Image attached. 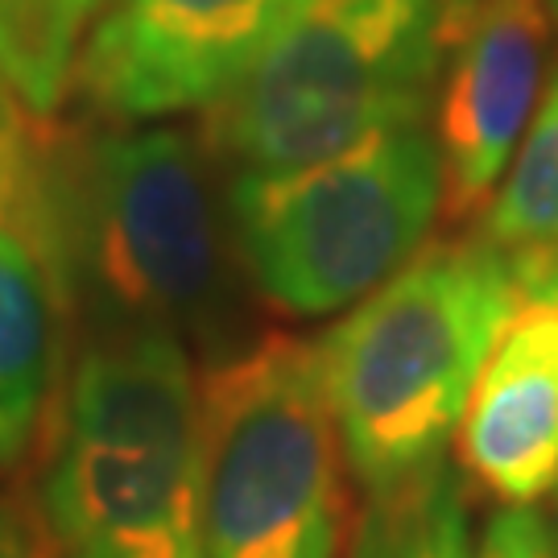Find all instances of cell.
<instances>
[{
    "instance_id": "21",
    "label": "cell",
    "mask_w": 558,
    "mask_h": 558,
    "mask_svg": "<svg viewBox=\"0 0 558 558\" xmlns=\"http://www.w3.org/2000/svg\"><path fill=\"white\" fill-rule=\"evenodd\" d=\"M555 493H558V488H555Z\"/></svg>"
},
{
    "instance_id": "14",
    "label": "cell",
    "mask_w": 558,
    "mask_h": 558,
    "mask_svg": "<svg viewBox=\"0 0 558 558\" xmlns=\"http://www.w3.org/2000/svg\"><path fill=\"white\" fill-rule=\"evenodd\" d=\"M476 558H558V534L534 509H500L484 525Z\"/></svg>"
},
{
    "instance_id": "3",
    "label": "cell",
    "mask_w": 558,
    "mask_h": 558,
    "mask_svg": "<svg viewBox=\"0 0 558 558\" xmlns=\"http://www.w3.org/2000/svg\"><path fill=\"white\" fill-rule=\"evenodd\" d=\"M38 513L59 558H203L199 380L166 331H100L62 389Z\"/></svg>"
},
{
    "instance_id": "1",
    "label": "cell",
    "mask_w": 558,
    "mask_h": 558,
    "mask_svg": "<svg viewBox=\"0 0 558 558\" xmlns=\"http://www.w3.org/2000/svg\"><path fill=\"white\" fill-rule=\"evenodd\" d=\"M25 195L59 257L66 302H83L100 331H166L211 348V360L244 348V265L186 133L117 129L59 161L38 154Z\"/></svg>"
},
{
    "instance_id": "17",
    "label": "cell",
    "mask_w": 558,
    "mask_h": 558,
    "mask_svg": "<svg viewBox=\"0 0 558 558\" xmlns=\"http://www.w3.org/2000/svg\"><path fill=\"white\" fill-rule=\"evenodd\" d=\"M34 149H38V145H34ZM34 149H29L25 158L4 161V166H0V211H9V207H13V199H17L21 182H25L29 166H34Z\"/></svg>"
},
{
    "instance_id": "13",
    "label": "cell",
    "mask_w": 558,
    "mask_h": 558,
    "mask_svg": "<svg viewBox=\"0 0 558 558\" xmlns=\"http://www.w3.org/2000/svg\"><path fill=\"white\" fill-rule=\"evenodd\" d=\"M356 558H476L459 480L439 472L401 500L373 505Z\"/></svg>"
},
{
    "instance_id": "6",
    "label": "cell",
    "mask_w": 558,
    "mask_h": 558,
    "mask_svg": "<svg viewBox=\"0 0 558 558\" xmlns=\"http://www.w3.org/2000/svg\"><path fill=\"white\" fill-rule=\"evenodd\" d=\"M223 207L260 299L336 315L422 253L442 207L439 145L426 124L393 129L294 174H236Z\"/></svg>"
},
{
    "instance_id": "15",
    "label": "cell",
    "mask_w": 558,
    "mask_h": 558,
    "mask_svg": "<svg viewBox=\"0 0 558 558\" xmlns=\"http://www.w3.org/2000/svg\"><path fill=\"white\" fill-rule=\"evenodd\" d=\"M50 538L41 513L21 497H0V558H46Z\"/></svg>"
},
{
    "instance_id": "8",
    "label": "cell",
    "mask_w": 558,
    "mask_h": 558,
    "mask_svg": "<svg viewBox=\"0 0 558 558\" xmlns=\"http://www.w3.org/2000/svg\"><path fill=\"white\" fill-rule=\"evenodd\" d=\"M546 25V0H442L435 145L451 220L488 207L538 112Z\"/></svg>"
},
{
    "instance_id": "2",
    "label": "cell",
    "mask_w": 558,
    "mask_h": 558,
    "mask_svg": "<svg viewBox=\"0 0 558 558\" xmlns=\"http://www.w3.org/2000/svg\"><path fill=\"white\" fill-rule=\"evenodd\" d=\"M525 278L484 236L426 244L319 348L348 472L373 505L439 476L484 360Z\"/></svg>"
},
{
    "instance_id": "7",
    "label": "cell",
    "mask_w": 558,
    "mask_h": 558,
    "mask_svg": "<svg viewBox=\"0 0 558 558\" xmlns=\"http://www.w3.org/2000/svg\"><path fill=\"white\" fill-rule=\"evenodd\" d=\"M311 0H112L87 29L75 87L120 124L211 108Z\"/></svg>"
},
{
    "instance_id": "4",
    "label": "cell",
    "mask_w": 558,
    "mask_h": 558,
    "mask_svg": "<svg viewBox=\"0 0 558 558\" xmlns=\"http://www.w3.org/2000/svg\"><path fill=\"white\" fill-rule=\"evenodd\" d=\"M319 348L265 336L199 377L203 558H348L352 488Z\"/></svg>"
},
{
    "instance_id": "19",
    "label": "cell",
    "mask_w": 558,
    "mask_h": 558,
    "mask_svg": "<svg viewBox=\"0 0 558 558\" xmlns=\"http://www.w3.org/2000/svg\"><path fill=\"white\" fill-rule=\"evenodd\" d=\"M46 558H59V555H54V546H50V555H46Z\"/></svg>"
},
{
    "instance_id": "10",
    "label": "cell",
    "mask_w": 558,
    "mask_h": 558,
    "mask_svg": "<svg viewBox=\"0 0 558 558\" xmlns=\"http://www.w3.org/2000/svg\"><path fill=\"white\" fill-rule=\"evenodd\" d=\"M25 182L13 207L0 211V468L21 463L38 439L59 385L62 323L71 311L59 257Z\"/></svg>"
},
{
    "instance_id": "12",
    "label": "cell",
    "mask_w": 558,
    "mask_h": 558,
    "mask_svg": "<svg viewBox=\"0 0 558 558\" xmlns=\"http://www.w3.org/2000/svg\"><path fill=\"white\" fill-rule=\"evenodd\" d=\"M480 236L513 257H558V75L488 199Z\"/></svg>"
},
{
    "instance_id": "9",
    "label": "cell",
    "mask_w": 558,
    "mask_h": 558,
    "mask_svg": "<svg viewBox=\"0 0 558 558\" xmlns=\"http://www.w3.org/2000/svg\"><path fill=\"white\" fill-rule=\"evenodd\" d=\"M525 290L480 368L456 442L500 509L558 488V257H518Z\"/></svg>"
},
{
    "instance_id": "16",
    "label": "cell",
    "mask_w": 558,
    "mask_h": 558,
    "mask_svg": "<svg viewBox=\"0 0 558 558\" xmlns=\"http://www.w3.org/2000/svg\"><path fill=\"white\" fill-rule=\"evenodd\" d=\"M34 120L21 112L17 104L13 100H4L0 96V166L4 161H17V158H25L29 149H34V129H29Z\"/></svg>"
},
{
    "instance_id": "5",
    "label": "cell",
    "mask_w": 558,
    "mask_h": 558,
    "mask_svg": "<svg viewBox=\"0 0 558 558\" xmlns=\"http://www.w3.org/2000/svg\"><path fill=\"white\" fill-rule=\"evenodd\" d=\"M442 59V0H311L211 104L207 145L236 174H294L422 124Z\"/></svg>"
},
{
    "instance_id": "11",
    "label": "cell",
    "mask_w": 558,
    "mask_h": 558,
    "mask_svg": "<svg viewBox=\"0 0 558 558\" xmlns=\"http://www.w3.org/2000/svg\"><path fill=\"white\" fill-rule=\"evenodd\" d=\"M112 0H4L0 4V96L29 120L54 117L75 83L87 29Z\"/></svg>"
},
{
    "instance_id": "20",
    "label": "cell",
    "mask_w": 558,
    "mask_h": 558,
    "mask_svg": "<svg viewBox=\"0 0 558 558\" xmlns=\"http://www.w3.org/2000/svg\"><path fill=\"white\" fill-rule=\"evenodd\" d=\"M0 4H4V0H0Z\"/></svg>"
},
{
    "instance_id": "18",
    "label": "cell",
    "mask_w": 558,
    "mask_h": 558,
    "mask_svg": "<svg viewBox=\"0 0 558 558\" xmlns=\"http://www.w3.org/2000/svg\"><path fill=\"white\" fill-rule=\"evenodd\" d=\"M546 13H550V21L558 25V0H546Z\"/></svg>"
}]
</instances>
